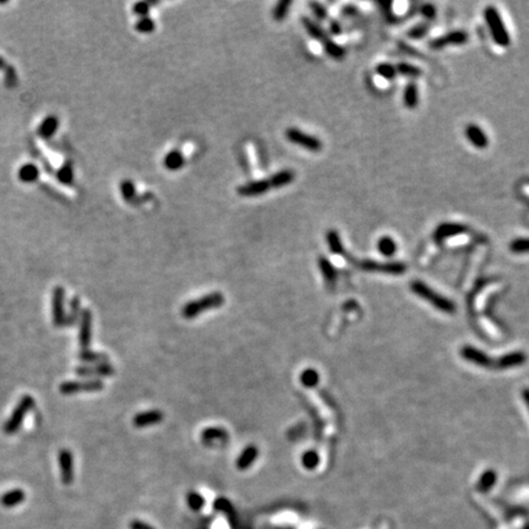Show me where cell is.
Segmentation results:
<instances>
[{
    "instance_id": "cell-29",
    "label": "cell",
    "mask_w": 529,
    "mask_h": 529,
    "mask_svg": "<svg viewBox=\"0 0 529 529\" xmlns=\"http://www.w3.org/2000/svg\"><path fill=\"white\" fill-rule=\"evenodd\" d=\"M326 240H327L328 249H330L331 253L336 254V255H344V248L342 240H341L340 234H338L337 230L330 229L326 233Z\"/></svg>"
},
{
    "instance_id": "cell-37",
    "label": "cell",
    "mask_w": 529,
    "mask_h": 529,
    "mask_svg": "<svg viewBox=\"0 0 529 529\" xmlns=\"http://www.w3.org/2000/svg\"><path fill=\"white\" fill-rule=\"evenodd\" d=\"M320 463V456L315 450H308L302 454V464L304 468L312 471Z\"/></svg>"
},
{
    "instance_id": "cell-10",
    "label": "cell",
    "mask_w": 529,
    "mask_h": 529,
    "mask_svg": "<svg viewBox=\"0 0 529 529\" xmlns=\"http://www.w3.org/2000/svg\"><path fill=\"white\" fill-rule=\"evenodd\" d=\"M64 298H65V291L63 287H56L53 292V323L55 327H64L66 322Z\"/></svg>"
},
{
    "instance_id": "cell-4",
    "label": "cell",
    "mask_w": 529,
    "mask_h": 529,
    "mask_svg": "<svg viewBox=\"0 0 529 529\" xmlns=\"http://www.w3.org/2000/svg\"><path fill=\"white\" fill-rule=\"evenodd\" d=\"M33 408H35V399H33V397L28 396V395L22 397L21 399L19 400L16 407H15L11 417L5 423L4 433L6 434V435H14V434H16L17 430L21 428L22 422H24L26 414L31 409H33Z\"/></svg>"
},
{
    "instance_id": "cell-47",
    "label": "cell",
    "mask_w": 529,
    "mask_h": 529,
    "mask_svg": "<svg viewBox=\"0 0 529 529\" xmlns=\"http://www.w3.org/2000/svg\"><path fill=\"white\" fill-rule=\"evenodd\" d=\"M151 10V5L148 1H138L132 5V12L138 17L148 16Z\"/></svg>"
},
{
    "instance_id": "cell-43",
    "label": "cell",
    "mask_w": 529,
    "mask_h": 529,
    "mask_svg": "<svg viewBox=\"0 0 529 529\" xmlns=\"http://www.w3.org/2000/svg\"><path fill=\"white\" fill-rule=\"evenodd\" d=\"M186 501H187V505H189V507L194 511H200L205 506L204 496L196 491L187 492Z\"/></svg>"
},
{
    "instance_id": "cell-23",
    "label": "cell",
    "mask_w": 529,
    "mask_h": 529,
    "mask_svg": "<svg viewBox=\"0 0 529 529\" xmlns=\"http://www.w3.org/2000/svg\"><path fill=\"white\" fill-rule=\"evenodd\" d=\"M295 179V173L291 169H283V171H279L277 173H274L273 176H271V178L268 179L269 184H271L272 189H281L289 184L293 183Z\"/></svg>"
},
{
    "instance_id": "cell-20",
    "label": "cell",
    "mask_w": 529,
    "mask_h": 529,
    "mask_svg": "<svg viewBox=\"0 0 529 529\" xmlns=\"http://www.w3.org/2000/svg\"><path fill=\"white\" fill-rule=\"evenodd\" d=\"M527 361V355L523 352H513L502 355L497 360L496 366L500 369H511L516 366H521Z\"/></svg>"
},
{
    "instance_id": "cell-2",
    "label": "cell",
    "mask_w": 529,
    "mask_h": 529,
    "mask_svg": "<svg viewBox=\"0 0 529 529\" xmlns=\"http://www.w3.org/2000/svg\"><path fill=\"white\" fill-rule=\"evenodd\" d=\"M410 289L415 295H418L419 298H423L424 300L430 303L434 308L441 310V311L446 312V314H453L456 311V305L453 302H451L450 299H447L443 295H440L439 293L430 288L429 286H426L425 283L422 281H414L410 283Z\"/></svg>"
},
{
    "instance_id": "cell-24",
    "label": "cell",
    "mask_w": 529,
    "mask_h": 529,
    "mask_svg": "<svg viewBox=\"0 0 529 529\" xmlns=\"http://www.w3.org/2000/svg\"><path fill=\"white\" fill-rule=\"evenodd\" d=\"M185 164V157L179 150H172L163 158L164 168L171 172H176L181 169Z\"/></svg>"
},
{
    "instance_id": "cell-45",
    "label": "cell",
    "mask_w": 529,
    "mask_h": 529,
    "mask_svg": "<svg viewBox=\"0 0 529 529\" xmlns=\"http://www.w3.org/2000/svg\"><path fill=\"white\" fill-rule=\"evenodd\" d=\"M510 250L515 254L529 253V238H517L510 244Z\"/></svg>"
},
{
    "instance_id": "cell-25",
    "label": "cell",
    "mask_w": 529,
    "mask_h": 529,
    "mask_svg": "<svg viewBox=\"0 0 529 529\" xmlns=\"http://www.w3.org/2000/svg\"><path fill=\"white\" fill-rule=\"evenodd\" d=\"M302 24H303V26L305 27V30H307V32L309 33V35L311 36L314 40L320 41V42H322V43L328 40V36L326 35L325 30H322V27H321L320 25H317L316 22H315L314 20L310 19V17H308V16L302 17Z\"/></svg>"
},
{
    "instance_id": "cell-35",
    "label": "cell",
    "mask_w": 529,
    "mask_h": 529,
    "mask_svg": "<svg viewBox=\"0 0 529 529\" xmlns=\"http://www.w3.org/2000/svg\"><path fill=\"white\" fill-rule=\"evenodd\" d=\"M80 316H81V305L79 298L75 297L70 300V311L69 315H66L65 326H74L79 321Z\"/></svg>"
},
{
    "instance_id": "cell-42",
    "label": "cell",
    "mask_w": 529,
    "mask_h": 529,
    "mask_svg": "<svg viewBox=\"0 0 529 529\" xmlns=\"http://www.w3.org/2000/svg\"><path fill=\"white\" fill-rule=\"evenodd\" d=\"M24 497H25L24 492H22L21 490L16 489V490H14V491L6 492V494L2 496L1 502L4 506L10 507V506H15V505H17V503L21 502L22 500H24Z\"/></svg>"
},
{
    "instance_id": "cell-54",
    "label": "cell",
    "mask_w": 529,
    "mask_h": 529,
    "mask_svg": "<svg viewBox=\"0 0 529 529\" xmlns=\"http://www.w3.org/2000/svg\"><path fill=\"white\" fill-rule=\"evenodd\" d=\"M523 398H525L526 403H527L529 407V390H526V391L523 392Z\"/></svg>"
},
{
    "instance_id": "cell-52",
    "label": "cell",
    "mask_w": 529,
    "mask_h": 529,
    "mask_svg": "<svg viewBox=\"0 0 529 529\" xmlns=\"http://www.w3.org/2000/svg\"><path fill=\"white\" fill-rule=\"evenodd\" d=\"M330 31L333 35H340L342 32V27H341L340 22L338 21H331L330 22Z\"/></svg>"
},
{
    "instance_id": "cell-41",
    "label": "cell",
    "mask_w": 529,
    "mask_h": 529,
    "mask_svg": "<svg viewBox=\"0 0 529 529\" xmlns=\"http://www.w3.org/2000/svg\"><path fill=\"white\" fill-rule=\"evenodd\" d=\"M396 70L398 74H402V75L408 76V78H412V79L419 78V76L422 75V70H420L418 66L412 65V64H408V63L397 64Z\"/></svg>"
},
{
    "instance_id": "cell-16",
    "label": "cell",
    "mask_w": 529,
    "mask_h": 529,
    "mask_svg": "<svg viewBox=\"0 0 529 529\" xmlns=\"http://www.w3.org/2000/svg\"><path fill=\"white\" fill-rule=\"evenodd\" d=\"M76 374L82 377H103L114 375V368L110 364H94L91 366H79Z\"/></svg>"
},
{
    "instance_id": "cell-28",
    "label": "cell",
    "mask_w": 529,
    "mask_h": 529,
    "mask_svg": "<svg viewBox=\"0 0 529 529\" xmlns=\"http://www.w3.org/2000/svg\"><path fill=\"white\" fill-rule=\"evenodd\" d=\"M79 359L84 363H89V364H108L109 363V358L104 353H98V352H92V351H80L79 353Z\"/></svg>"
},
{
    "instance_id": "cell-1",
    "label": "cell",
    "mask_w": 529,
    "mask_h": 529,
    "mask_svg": "<svg viewBox=\"0 0 529 529\" xmlns=\"http://www.w3.org/2000/svg\"><path fill=\"white\" fill-rule=\"evenodd\" d=\"M223 304H224V297H223L222 293L213 292L199 298V299L186 303L183 307V309H181V315H183L184 318L191 320V318L200 316L204 311L217 309V308L222 307Z\"/></svg>"
},
{
    "instance_id": "cell-48",
    "label": "cell",
    "mask_w": 529,
    "mask_h": 529,
    "mask_svg": "<svg viewBox=\"0 0 529 529\" xmlns=\"http://www.w3.org/2000/svg\"><path fill=\"white\" fill-rule=\"evenodd\" d=\"M310 7H311L312 12H314L315 17L316 19L320 20V21H325V20H327L328 17V12L327 10H326V7L323 6L322 4H320V2H310Z\"/></svg>"
},
{
    "instance_id": "cell-14",
    "label": "cell",
    "mask_w": 529,
    "mask_h": 529,
    "mask_svg": "<svg viewBox=\"0 0 529 529\" xmlns=\"http://www.w3.org/2000/svg\"><path fill=\"white\" fill-rule=\"evenodd\" d=\"M59 466H60L61 480L64 484L69 485L74 480V457L70 450L63 448L58 456Z\"/></svg>"
},
{
    "instance_id": "cell-53",
    "label": "cell",
    "mask_w": 529,
    "mask_h": 529,
    "mask_svg": "<svg viewBox=\"0 0 529 529\" xmlns=\"http://www.w3.org/2000/svg\"><path fill=\"white\" fill-rule=\"evenodd\" d=\"M6 66H7V64H6V61H5V59L2 58V56H0V70H1V69H5Z\"/></svg>"
},
{
    "instance_id": "cell-49",
    "label": "cell",
    "mask_w": 529,
    "mask_h": 529,
    "mask_svg": "<svg viewBox=\"0 0 529 529\" xmlns=\"http://www.w3.org/2000/svg\"><path fill=\"white\" fill-rule=\"evenodd\" d=\"M428 25H418V26L413 27L412 30L408 32V36H409L410 38H413V40H419V38L424 37V36L428 33Z\"/></svg>"
},
{
    "instance_id": "cell-33",
    "label": "cell",
    "mask_w": 529,
    "mask_h": 529,
    "mask_svg": "<svg viewBox=\"0 0 529 529\" xmlns=\"http://www.w3.org/2000/svg\"><path fill=\"white\" fill-rule=\"evenodd\" d=\"M497 480V476L492 469H489L482 474L479 482H478V489L483 492H486L491 489Z\"/></svg>"
},
{
    "instance_id": "cell-12",
    "label": "cell",
    "mask_w": 529,
    "mask_h": 529,
    "mask_svg": "<svg viewBox=\"0 0 529 529\" xmlns=\"http://www.w3.org/2000/svg\"><path fill=\"white\" fill-rule=\"evenodd\" d=\"M271 189L272 187L268 179H260V180H251L238 186L237 192L243 197H255L266 194Z\"/></svg>"
},
{
    "instance_id": "cell-18",
    "label": "cell",
    "mask_w": 529,
    "mask_h": 529,
    "mask_svg": "<svg viewBox=\"0 0 529 529\" xmlns=\"http://www.w3.org/2000/svg\"><path fill=\"white\" fill-rule=\"evenodd\" d=\"M228 438L229 435H228L227 430H224L223 428H218V426L205 429L201 434L202 442L207 446H216L218 443L227 442Z\"/></svg>"
},
{
    "instance_id": "cell-36",
    "label": "cell",
    "mask_w": 529,
    "mask_h": 529,
    "mask_svg": "<svg viewBox=\"0 0 529 529\" xmlns=\"http://www.w3.org/2000/svg\"><path fill=\"white\" fill-rule=\"evenodd\" d=\"M291 6V0H282V1L277 2L276 6L272 10V17H273L276 21H283L287 17V15H288Z\"/></svg>"
},
{
    "instance_id": "cell-44",
    "label": "cell",
    "mask_w": 529,
    "mask_h": 529,
    "mask_svg": "<svg viewBox=\"0 0 529 529\" xmlns=\"http://www.w3.org/2000/svg\"><path fill=\"white\" fill-rule=\"evenodd\" d=\"M376 73L386 80H394L397 75L396 66L390 63H382L376 66Z\"/></svg>"
},
{
    "instance_id": "cell-31",
    "label": "cell",
    "mask_w": 529,
    "mask_h": 529,
    "mask_svg": "<svg viewBox=\"0 0 529 529\" xmlns=\"http://www.w3.org/2000/svg\"><path fill=\"white\" fill-rule=\"evenodd\" d=\"M377 250L381 255L386 256V258H391L396 254L397 251V244L391 237H381L377 241Z\"/></svg>"
},
{
    "instance_id": "cell-32",
    "label": "cell",
    "mask_w": 529,
    "mask_h": 529,
    "mask_svg": "<svg viewBox=\"0 0 529 529\" xmlns=\"http://www.w3.org/2000/svg\"><path fill=\"white\" fill-rule=\"evenodd\" d=\"M318 381H320V375L315 369L308 368L300 374V382H302L303 386L308 387V389H312V387L317 386Z\"/></svg>"
},
{
    "instance_id": "cell-8",
    "label": "cell",
    "mask_w": 529,
    "mask_h": 529,
    "mask_svg": "<svg viewBox=\"0 0 529 529\" xmlns=\"http://www.w3.org/2000/svg\"><path fill=\"white\" fill-rule=\"evenodd\" d=\"M469 40V36L466 31H452L450 33H446L442 37H438L430 42V47L433 49H442L447 45H462L466 44Z\"/></svg>"
},
{
    "instance_id": "cell-22",
    "label": "cell",
    "mask_w": 529,
    "mask_h": 529,
    "mask_svg": "<svg viewBox=\"0 0 529 529\" xmlns=\"http://www.w3.org/2000/svg\"><path fill=\"white\" fill-rule=\"evenodd\" d=\"M17 178L25 184H32L40 178V168L35 163H25L17 171Z\"/></svg>"
},
{
    "instance_id": "cell-9",
    "label": "cell",
    "mask_w": 529,
    "mask_h": 529,
    "mask_svg": "<svg viewBox=\"0 0 529 529\" xmlns=\"http://www.w3.org/2000/svg\"><path fill=\"white\" fill-rule=\"evenodd\" d=\"M80 331H79V343L81 351H88L92 338V312L91 310L85 309L81 311L80 316Z\"/></svg>"
},
{
    "instance_id": "cell-21",
    "label": "cell",
    "mask_w": 529,
    "mask_h": 529,
    "mask_svg": "<svg viewBox=\"0 0 529 529\" xmlns=\"http://www.w3.org/2000/svg\"><path fill=\"white\" fill-rule=\"evenodd\" d=\"M259 457V448L254 445H249L244 448L243 452L239 454L237 459V467L240 471H245L248 469L254 462L256 461V458Z\"/></svg>"
},
{
    "instance_id": "cell-30",
    "label": "cell",
    "mask_w": 529,
    "mask_h": 529,
    "mask_svg": "<svg viewBox=\"0 0 529 529\" xmlns=\"http://www.w3.org/2000/svg\"><path fill=\"white\" fill-rule=\"evenodd\" d=\"M55 176L63 185H71L74 183V176H75L73 163L71 162H65L63 166L59 167Z\"/></svg>"
},
{
    "instance_id": "cell-46",
    "label": "cell",
    "mask_w": 529,
    "mask_h": 529,
    "mask_svg": "<svg viewBox=\"0 0 529 529\" xmlns=\"http://www.w3.org/2000/svg\"><path fill=\"white\" fill-rule=\"evenodd\" d=\"M4 70H5V73H4L5 85H6L7 87H10V88H12V87L16 86L17 82H19V80H17L16 70H15V68L12 65H7Z\"/></svg>"
},
{
    "instance_id": "cell-3",
    "label": "cell",
    "mask_w": 529,
    "mask_h": 529,
    "mask_svg": "<svg viewBox=\"0 0 529 529\" xmlns=\"http://www.w3.org/2000/svg\"><path fill=\"white\" fill-rule=\"evenodd\" d=\"M484 19L489 27L492 40L500 47H508L511 43L510 35L507 32L505 24L502 21L501 15L499 14L495 6H486L484 10Z\"/></svg>"
},
{
    "instance_id": "cell-39",
    "label": "cell",
    "mask_w": 529,
    "mask_h": 529,
    "mask_svg": "<svg viewBox=\"0 0 529 529\" xmlns=\"http://www.w3.org/2000/svg\"><path fill=\"white\" fill-rule=\"evenodd\" d=\"M120 192L127 202H132L136 199V187L132 180L127 179L120 183Z\"/></svg>"
},
{
    "instance_id": "cell-19",
    "label": "cell",
    "mask_w": 529,
    "mask_h": 529,
    "mask_svg": "<svg viewBox=\"0 0 529 529\" xmlns=\"http://www.w3.org/2000/svg\"><path fill=\"white\" fill-rule=\"evenodd\" d=\"M59 125H60V122H59L56 115H54V114L47 115V117L42 120L40 127H38L37 135L40 136V137L45 138V140H47V138L53 137L54 133L58 132Z\"/></svg>"
},
{
    "instance_id": "cell-15",
    "label": "cell",
    "mask_w": 529,
    "mask_h": 529,
    "mask_svg": "<svg viewBox=\"0 0 529 529\" xmlns=\"http://www.w3.org/2000/svg\"><path fill=\"white\" fill-rule=\"evenodd\" d=\"M164 419V414L158 409H152L147 410V412L138 413L133 417L132 424L135 428H147V426L157 425V424L162 423Z\"/></svg>"
},
{
    "instance_id": "cell-17",
    "label": "cell",
    "mask_w": 529,
    "mask_h": 529,
    "mask_svg": "<svg viewBox=\"0 0 529 529\" xmlns=\"http://www.w3.org/2000/svg\"><path fill=\"white\" fill-rule=\"evenodd\" d=\"M466 137L468 138L469 142L474 146V147L479 148V150H484L489 145V138H487L486 133L484 132V130L477 124H468L466 127Z\"/></svg>"
},
{
    "instance_id": "cell-50",
    "label": "cell",
    "mask_w": 529,
    "mask_h": 529,
    "mask_svg": "<svg viewBox=\"0 0 529 529\" xmlns=\"http://www.w3.org/2000/svg\"><path fill=\"white\" fill-rule=\"evenodd\" d=\"M420 12H422L423 16L426 17V19H434L436 15V9L434 5L424 4L423 6L420 7Z\"/></svg>"
},
{
    "instance_id": "cell-7",
    "label": "cell",
    "mask_w": 529,
    "mask_h": 529,
    "mask_svg": "<svg viewBox=\"0 0 529 529\" xmlns=\"http://www.w3.org/2000/svg\"><path fill=\"white\" fill-rule=\"evenodd\" d=\"M359 267L369 272H384L389 274H400L407 269L402 263H377V261L364 260L359 264Z\"/></svg>"
},
{
    "instance_id": "cell-34",
    "label": "cell",
    "mask_w": 529,
    "mask_h": 529,
    "mask_svg": "<svg viewBox=\"0 0 529 529\" xmlns=\"http://www.w3.org/2000/svg\"><path fill=\"white\" fill-rule=\"evenodd\" d=\"M323 44V49H325L326 54H327L328 56H331V58L336 59V60H341V59L344 58V54H346V50H344L343 47H341L338 43L333 42L332 40H330L328 38L327 41H325V42L322 43Z\"/></svg>"
},
{
    "instance_id": "cell-6",
    "label": "cell",
    "mask_w": 529,
    "mask_h": 529,
    "mask_svg": "<svg viewBox=\"0 0 529 529\" xmlns=\"http://www.w3.org/2000/svg\"><path fill=\"white\" fill-rule=\"evenodd\" d=\"M104 385L101 380L91 379L86 381H65L59 386L61 395L73 396L81 392H97L103 390Z\"/></svg>"
},
{
    "instance_id": "cell-38",
    "label": "cell",
    "mask_w": 529,
    "mask_h": 529,
    "mask_svg": "<svg viewBox=\"0 0 529 529\" xmlns=\"http://www.w3.org/2000/svg\"><path fill=\"white\" fill-rule=\"evenodd\" d=\"M135 30L137 31V32H140V33H145V35H148V33L155 32L156 24H155V21L152 20V17H150V16L140 17V19H138L137 21H136Z\"/></svg>"
},
{
    "instance_id": "cell-5",
    "label": "cell",
    "mask_w": 529,
    "mask_h": 529,
    "mask_svg": "<svg viewBox=\"0 0 529 529\" xmlns=\"http://www.w3.org/2000/svg\"><path fill=\"white\" fill-rule=\"evenodd\" d=\"M286 137L289 142L300 146L310 152H320L322 150V142L316 136L309 135V133L302 132L297 128H289L286 130Z\"/></svg>"
},
{
    "instance_id": "cell-40",
    "label": "cell",
    "mask_w": 529,
    "mask_h": 529,
    "mask_svg": "<svg viewBox=\"0 0 529 529\" xmlns=\"http://www.w3.org/2000/svg\"><path fill=\"white\" fill-rule=\"evenodd\" d=\"M213 507L217 511H220V512L229 516L230 522L234 521L233 520V517H234V508H233V505L228 499H225V497H218V499L213 502Z\"/></svg>"
},
{
    "instance_id": "cell-11",
    "label": "cell",
    "mask_w": 529,
    "mask_h": 529,
    "mask_svg": "<svg viewBox=\"0 0 529 529\" xmlns=\"http://www.w3.org/2000/svg\"><path fill=\"white\" fill-rule=\"evenodd\" d=\"M468 232V228L466 224H461V223H441L439 224V227L436 228L435 232H434V240L441 243V241L446 240V239H450L456 237V235L463 234V233Z\"/></svg>"
},
{
    "instance_id": "cell-27",
    "label": "cell",
    "mask_w": 529,
    "mask_h": 529,
    "mask_svg": "<svg viewBox=\"0 0 529 529\" xmlns=\"http://www.w3.org/2000/svg\"><path fill=\"white\" fill-rule=\"evenodd\" d=\"M403 102H404V106L408 109H414L418 106L419 93H418V86L415 82H409L405 86L404 92H403Z\"/></svg>"
},
{
    "instance_id": "cell-26",
    "label": "cell",
    "mask_w": 529,
    "mask_h": 529,
    "mask_svg": "<svg viewBox=\"0 0 529 529\" xmlns=\"http://www.w3.org/2000/svg\"><path fill=\"white\" fill-rule=\"evenodd\" d=\"M317 264L325 281L328 284H335L336 279H337V269L331 264V261L328 259L323 258V256H320L317 260Z\"/></svg>"
},
{
    "instance_id": "cell-51",
    "label": "cell",
    "mask_w": 529,
    "mask_h": 529,
    "mask_svg": "<svg viewBox=\"0 0 529 529\" xmlns=\"http://www.w3.org/2000/svg\"><path fill=\"white\" fill-rule=\"evenodd\" d=\"M130 529H155L152 527V526L147 525V523L142 522V521H132V523H130Z\"/></svg>"
},
{
    "instance_id": "cell-13",
    "label": "cell",
    "mask_w": 529,
    "mask_h": 529,
    "mask_svg": "<svg viewBox=\"0 0 529 529\" xmlns=\"http://www.w3.org/2000/svg\"><path fill=\"white\" fill-rule=\"evenodd\" d=\"M461 355L467 361H471V363L476 364L478 366H482V368H490V366L494 365L492 359L486 353L476 348V347L464 346L461 351Z\"/></svg>"
}]
</instances>
